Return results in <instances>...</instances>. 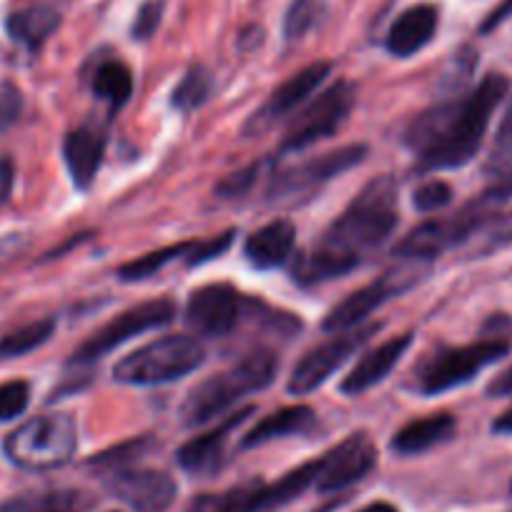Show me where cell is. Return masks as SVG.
I'll use <instances>...</instances> for the list:
<instances>
[{"label":"cell","instance_id":"7bdbcfd3","mask_svg":"<svg viewBox=\"0 0 512 512\" xmlns=\"http://www.w3.org/2000/svg\"><path fill=\"white\" fill-rule=\"evenodd\" d=\"M487 395L490 397H507L512 395V369H507L505 374H500V377L495 379V382L487 387Z\"/></svg>","mask_w":512,"mask_h":512},{"label":"cell","instance_id":"60d3db41","mask_svg":"<svg viewBox=\"0 0 512 512\" xmlns=\"http://www.w3.org/2000/svg\"><path fill=\"white\" fill-rule=\"evenodd\" d=\"M13 184H16V166L8 156L0 159V204H6L13 194Z\"/></svg>","mask_w":512,"mask_h":512},{"label":"cell","instance_id":"30bf717a","mask_svg":"<svg viewBox=\"0 0 512 512\" xmlns=\"http://www.w3.org/2000/svg\"><path fill=\"white\" fill-rule=\"evenodd\" d=\"M364 156H367V146L352 144L342 146V149L337 151H329V154L317 156V159L304 161V164L294 166V169L274 174L269 196H272L274 201H294L297 196L312 194L314 189H319V186H324L327 181H332L334 176L344 174V171L362 164Z\"/></svg>","mask_w":512,"mask_h":512},{"label":"cell","instance_id":"6da1fadb","mask_svg":"<svg viewBox=\"0 0 512 512\" xmlns=\"http://www.w3.org/2000/svg\"><path fill=\"white\" fill-rule=\"evenodd\" d=\"M397 226V184L392 176L369 181L357 199L337 216L322 239L294 264V279L304 287L344 277L364 264Z\"/></svg>","mask_w":512,"mask_h":512},{"label":"cell","instance_id":"7a4b0ae2","mask_svg":"<svg viewBox=\"0 0 512 512\" xmlns=\"http://www.w3.org/2000/svg\"><path fill=\"white\" fill-rule=\"evenodd\" d=\"M510 88L502 73H490L462 101L442 103L422 113L407 131V144L420 156L422 171L460 169L482 144L492 113Z\"/></svg>","mask_w":512,"mask_h":512},{"label":"cell","instance_id":"d590c367","mask_svg":"<svg viewBox=\"0 0 512 512\" xmlns=\"http://www.w3.org/2000/svg\"><path fill=\"white\" fill-rule=\"evenodd\" d=\"M231 241H234V231H226V234L209 241H191V249L189 254H186L184 262L189 264V267H201V264L211 262V259H216L219 254H224L231 246Z\"/></svg>","mask_w":512,"mask_h":512},{"label":"cell","instance_id":"9a60e30c","mask_svg":"<svg viewBox=\"0 0 512 512\" xmlns=\"http://www.w3.org/2000/svg\"><path fill=\"white\" fill-rule=\"evenodd\" d=\"M244 299L231 284L196 289L186 304V324L201 337H226L241 317Z\"/></svg>","mask_w":512,"mask_h":512},{"label":"cell","instance_id":"603a6c76","mask_svg":"<svg viewBox=\"0 0 512 512\" xmlns=\"http://www.w3.org/2000/svg\"><path fill=\"white\" fill-rule=\"evenodd\" d=\"M455 430L457 422L452 415H447V412L430 415L425 417V420H415L410 422V425L402 427V430L392 437V450H395L397 455H422V452L452 440Z\"/></svg>","mask_w":512,"mask_h":512},{"label":"cell","instance_id":"ffe728a7","mask_svg":"<svg viewBox=\"0 0 512 512\" xmlns=\"http://www.w3.org/2000/svg\"><path fill=\"white\" fill-rule=\"evenodd\" d=\"M437 11L427 3L407 8L387 33V51L397 58H410L435 38Z\"/></svg>","mask_w":512,"mask_h":512},{"label":"cell","instance_id":"f546056e","mask_svg":"<svg viewBox=\"0 0 512 512\" xmlns=\"http://www.w3.org/2000/svg\"><path fill=\"white\" fill-rule=\"evenodd\" d=\"M211 86H214V81H211V73L204 66L189 68V73L181 78V83L171 93V106L184 113L194 111V108L204 106V101L211 93Z\"/></svg>","mask_w":512,"mask_h":512},{"label":"cell","instance_id":"44dd1931","mask_svg":"<svg viewBox=\"0 0 512 512\" xmlns=\"http://www.w3.org/2000/svg\"><path fill=\"white\" fill-rule=\"evenodd\" d=\"M319 425V417L312 407L307 405H294L277 410L274 415L264 417L262 422H256L249 432L241 440L244 450L251 447H262L267 442L284 440V437H297V435H309L314 432V427Z\"/></svg>","mask_w":512,"mask_h":512},{"label":"cell","instance_id":"74e56055","mask_svg":"<svg viewBox=\"0 0 512 512\" xmlns=\"http://www.w3.org/2000/svg\"><path fill=\"white\" fill-rule=\"evenodd\" d=\"M151 445V440H136V442H126V445L121 447H113V450L103 452V455H98L96 460H93V465L98 467H113V465H123V462H128L134 455H141V452L146 450V447Z\"/></svg>","mask_w":512,"mask_h":512},{"label":"cell","instance_id":"52a82bcc","mask_svg":"<svg viewBox=\"0 0 512 512\" xmlns=\"http://www.w3.org/2000/svg\"><path fill=\"white\" fill-rule=\"evenodd\" d=\"M507 349H510V342L502 337L482 339V342L467 344V347L440 349L430 359H425L415 372L417 392L425 397H435L462 387V384L472 382L482 369L505 357Z\"/></svg>","mask_w":512,"mask_h":512},{"label":"cell","instance_id":"ee69618b","mask_svg":"<svg viewBox=\"0 0 512 512\" xmlns=\"http://www.w3.org/2000/svg\"><path fill=\"white\" fill-rule=\"evenodd\" d=\"M492 430H495L497 435H512V410H507L505 415L497 417L495 425H492Z\"/></svg>","mask_w":512,"mask_h":512},{"label":"cell","instance_id":"d4e9b609","mask_svg":"<svg viewBox=\"0 0 512 512\" xmlns=\"http://www.w3.org/2000/svg\"><path fill=\"white\" fill-rule=\"evenodd\" d=\"M264 487H267V482L251 480L244 485L229 487L224 492L199 495L191 502L189 512H267Z\"/></svg>","mask_w":512,"mask_h":512},{"label":"cell","instance_id":"836d02e7","mask_svg":"<svg viewBox=\"0 0 512 512\" xmlns=\"http://www.w3.org/2000/svg\"><path fill=\"white\" fill-rule=\"evenodd\" d=\"M23 113V96L16 83L0 81V136L16 126Z\"/></svg>","mask_w":512,"mask_h":512},{"label":"cell","instance_id":"f1b7e54d","mask_svg":"<svg viewBox=\"0 0 512 512\" xmlns=\"http://www.w3.org/2000/svg\"><path fill=\"white\" fill-rule=\"evenodd\" d=\"M53 329H56L53 319H38V322H31L26 327L16 329V332L6 334L0 339V362L36 352L38 347H43L53 337Z\"/></svg>","mask_w":512,"mask_h":512},{"label":"cell","instance_id":"ac0fdd59","mask_svg":"<svg viewBox=\"0 0 512 512\" xmlns=\"http://www.w3.org/2000/svg\"><path fill=\"white\" fill-rule=\"evenodd\" d=\"M103 156H106V134L96 126L76 128L63 141V161L68 166L73 186L81 191L91 189Z\"/></svg>","mask_w":512,"mask_h":512},{"label":"cell","instance_id":"3957f363","mask_svg":"<svg viewBox=\"0 0 512 512\" xmlns=\"http://www.w3.org/2000/svg\"><path fill=\"white\" fill-rule=\"evenodd\" d=\"M512 196V174H500L485 191L467 201L460 211H455L447 219H432L412 229L405 239L397 244L395 256L400 259H435L442 251L462 244L470 239L477 229L490 224L497 211L505 206Z\"/></svg>","mask_w":512,"mask_h":512},{"label":"cell","instance_id":"4316f807","mask_svg":"<svg viewBox=\"0 0 512 512\" xmlns=\"http://www.w3.org/2000/svg\"><path fill=\"white\" fill-rule=\"evenodd\" d=\"M134 91V76L128 71L126 63L106 61L93 73V93L101 101H108L113 108L123 106Z\"/></svg>","mask_w":512,"mask_h":512},{"label":"cell","instance_id":"4fadbf2b","mask_svg":"<svg viewBox=\"0 0 512 512\" xmlns=\"http://www.w3.org/2000/svg\"><path fill=\"white\" fill-rule=\"evenodd\" d=\"M415 284V274L412 272H390L379 277L377 282L367 284V287L357 289L349 294L344 302H339L332 312L324 317V332H347V329L362 327L364 319L372 312H377L384 302H390L400 292L410 289Z\"/></svg>","mask_w":512,"mask_h":512},{"label":"cell","instance_id":"d6a6232c","mask_svg":"<svg viewBox=\"0 0 512 512\" xmlns=\"http://www.w3.org/2000/svg\"><path fill=\"white\" fill-rule=\"evenodd\" d=\"M267 164L269 161H256V164H251V166H246V169L236 171V174L226 176V179L216 186V194H219V199H239L241 194H246V191L256 184V179L262 176L264 166Z\"/></svg>","mask_w":512,"mask_h":512},{"label":"cell","instance_id":"83f0119b","mask_svg":"<svg viewBox=\"0 0 512 512\" xmlns=\"http://www.w3.org/2000/svg\"><path fill=\"white\" fill-rule=\"evenodd\" d=\"M189 249L191 241H184V244H171L159 251H151V254L141 256L136 262L123 264V267L118 269V279H121V282H144V279L159 274L161 269H166L171 262H176V259H186Z\"/></svg>","mask_w":512,"mask_h":512},{"label":"cell","instance_id":"d6986e66","mask_svg":"<svg viewBox=\"0 0 512 512\" xmlns=\"http://www.w3.org/2000/svg\"><path fill=\"white\" fill-rule=\"evenodd\" d=\"M410 344H412V334H402V337L387 339L384 344L374 347L372 352L364 354V357L357 362V367L344 377L339 390L349 397H357L362 395V392L377 387V384L384 382L387 374L397 367V362H400L402 354L410 349Z\"/></svg>","mask_w":512,"mask_h":512},{"label":"cell","instance_id":"f35d334b","mask_svg":"<svg viewBox=\"0 0 512 512\" xmlns=\"http://www.w3.org/2000/svg\"><path fill=\"white\" fill-rule=\"evenodd\" d=\"M507 244H512V214L502 216V219H497L495 224H492L490 234H487V241H485V251L502 249V246Z\"/></svg>","mask_w":512,"mask_h":512},{"label":"cell","instance_id":"ba28073f","mask_svg":"<svg viewBox=\"0 0 512 512\" xmlns=\"http://www.w3.org/2000/svg\"><path fill=\"white\" fill-rule=\"evenodd\" d=\"M176 304L171 299H151V302L136 304V307L126 309L111 322L103 324L101 329L91 334L76 352L71 354V367H86V364L98 362L113 352L116 347L126 344L128 339L139 337V334L154 332V329L166 327L174 322Z\"/></svg>","mask_w":512,"mask_h":512},{"label":"cell","instance_id":"ab89813d","mask_svg":"<svg viewBox=\"0 0 512 512\" xmlns=\"http://www.w3.org/2000/svg\"><path fill=\"white\" fill-rule=\"evenodd\" d=\"M495 156H500L502 161L512 159V101H510V106H507L500 128H497Z\"/></svg>","mask_w":512,"mask_h":512},{"label":"cell","instance_id":"8d00e7d4","mask_svg":"<svg viewBox=\"0 0 512 512\" xmlns=\"http://www.w3.org/2000/svg\"><path fill=\"white\" fill-rule=\"evenodd\" d=\"M452 201V189L445 181H427L420 189L415 191V209L422 214H430V211L442 209Z\"/></svg>","mask_w":512,"mask_h":512},{"label":"cell","instance_id":"f6af8a7d","mask_svg":"<svg viewBox=\"0 0 512 512\" xmlns=\"http://www.w3.org/2000/svg\"><path fill=\"white\" fill-rule=\"evenodd\" d=\"M359 512H400L395 505H390V502H372V505L362 507Z\"/></svg>","mask_w":512,"mask_h":512},{"label":"cell","instance_id":"2e32d148","mask_svg":"<svg viewBox=\"0 0 512 512\" xmlns=\"http://www.w3.org/2000/svg\"><path fill=\"white\" fill-rule=\"evenodd\" d=\"M329 71H332V63L317 61L312 63V66L294 73L292 78H287L282 86L274 88L269 101L264 103L259 111H254V116L246 123V134H259V131L272 128L279 118L287 116V113L292 111V108H297L302 101H307L309 93H314L322 86V81L329 76Z\"/></svg>","mask_w":512,"mask_h":512},{"label":"cell","instance_id":"4dcf8cb0","mask_svg":"<svg viewBox=\"0 0 512 512\" xmlns=\"http://www.w3.org/2000/svg\"><path fill=\"white\" fill-rule=\"evenodd\" d=\"M324 11H327L324 0H292V6L287 8V16H284V38L289 43L302 41L322 21Z\"/></svg>","mask_w":512,"mask_h":512},{"label":"cell","instance_id":"e575fe53","mask_svg":"<svg viewBox=\"0 0 512 512\" xmlns=\"http://www.w3.org/2000/svg\"><path fill=\"white\" fill-rule=\"evenodd\" d=\"M161 18H164V0H146L144 6L136 13L134 28H131V36L136 41H149L161 26Z\"/></svg>","mask_w":512,"mask_h":512},{"label":"cell","instance_id":"8fae6325","mask_svg":"<svg viewBox=\"0 0 512 512\" xmlns=\"http://www.w3.org/2000/svg\"><path fill=\"white\" fill-rule=\"evenodd\" d=\"M377 327H357V332L344 334V337H332L329 342L319 344V347L309 349L299 364L294 367L292 377H289L287 392L294 397H304L309 392L319 390L359 347L369 339V334H374Z\"/></svg>","mask_w":512,"mask_h":512},{"label":"cell","instance_id":"8992f818","mask_svg":"<svg viewBox=\"0 0 512 512\" xmlns=\"http://www.w3.org/2000/svg\"><path fill=\"white\" fill-rule=\"evenodd\" d=\"M78 447V427L68 415H43L23 422L3 442L8 460L21 470H56L71 462Z\"/></svg>","mask_w":512,"mask_h":512},{"label":"cell","instance_id":"e0dca14e","mask_svg":"<svg viewBox=\"0 0 512 512\" xmlns=\"http://www.w3.org/2000/svg\"><path fill=\"white\" fill-rule=\"evenodd\" d=\"M251 415H254V407H244V410H239L236 415L219 422V425H216L214 430L206 432V435L194 437L191 442H186V445L176 452L179 465L184 467L186 472L199 477H209L214 475V472H219L221 465H224V450L231 432H234L236 427L244 425Z\"/></svg>","mask_w":512,"mask_h":512},{"label":"cell","instance_id":"5bb4252c","mask_svg":"<svg viewBox=\"0 0 512 512\" xmlns=\"http://www.w3.org/2000/svg\"><path fill=\"white\" fill-rule=\"evenodd\" d=\"M377 462V450H374L372 440L364 432L349 435L347 440L339 442L334 450L322 455L317 460V480L314 487L322 492H337L344 487L354 485L369 475V470Z\"/></svg>","mask_w":512,"mask_h":512},{"label":"cell","instance_id":"5b68a950","mask_svg":"<svg viewBox=\"0 0 512 512\" xmlns=\"http://www.w3.org/2000/svg\"><path fill=\"white\" fill-rule=\"evenodd\" d=\"M204 357V344L191 334L161 337L123 357L113 367V379L131 387H159L196 372Z\"/></svg>","mask_w":512,"mask_h":512},{"label":"cell","instance_id":"b9f144b4","mask_svg":"<svg viewBox=\"0 0 512 512\" xmlns=\"http://www.w3.org/2000/svg\"><path fill=\"white\" fill-rule=\"evenodd\" d=\"M510 18H512V0H502L500 6H497L495 11L485 18V23L480 26V33L482 36H487V33H492L495 28H500L502 23L510 21Z\"/></svg>","mask_w":512,"mask_h":512},{"label":"cell","instance_id":"7c38bea8","mask_svg":"<svg viewBox=\"0 0 512 512\" xmlns=\"http://www.w3.org/2000/svg\"><path fill=\"white\" fill-rule=\"evenodd\" d=\"M106 487L134 512H166L176 500V482L151 467H121L108 477Z\"/></svg>","mask_w":512,"mask_h":512},{"label":"cell","instance_id":"1f68e13d","mask_svg":"<svg viewBox=\"0 0 512 512\" xmlns=\"http://www.w3.org/2000/svg\"><path fill=\"white\" fill-rule=\"evenodd\" d=\"M28 402H31V387L26 382L13 379V382L0 384V422L21 417L28 410Z\"/></svg>","mask_w":512,"mask_h":512},{"label":"cell","instance_id":"9c48e42d","mask_svg":"<svg viewBox=\"0 0 512 512\" xmlns=\"http://www.w3.org/2000/svg\"><path fill=\"white\" fill-rule=\"evenodd\" d=\"M354 101H357V91L349 81H337L329 86L317 101L309 103L297 121L289 126L287 136L282 141V151H302L307 146L317 144V141L329 139L344 126L349 111H352Z\"/></svg>","mask_w":512,"mask_h":512},{"label":"cell","instance_id":"484cf974","mask_svg":"<svg viewBox=\"0 0 512 512\" xmlns=\"http://www.w3.org/2000/svg\"><path fill=\"white\" fill-rule=\"evenodd\" d=\"M91 505V497L78 490H46L18 495L3 502L0 512H83Z\"/></svg>","mask_w":512,"mask_h":512},{"label":"cell","instance_id":"277c9868","mask_svg":"<svg viewBox=\"0 0 512 512\" xmlns=\"http://www.w3.org/2000/svg\"><path fill=\"white\" fill-rule=\"evenodd\" d=\"M277 369L279 362L269 349L246 354L234 367L196 384L181 405V422L186 427H199L216 420L244 397L267 390L277 377Z\"/></svg>","mask_w":512,"mask_h":512},{"label":"cell","instance_id":"cb8c5ba5","mask_svg":"<svg viewBox=\"0 0 512 512\" xmlns=\"http://www.w3.org/2000/svg\"><path fill=\"white\" fill-rule=\"evenodd\" d=\"M58 26H61V13L53 6L23 8V11L11 13L6 21L8 36L31 51L41 48L58 31Z\"/></svg>","mask_w":512,"mask_h":512},{"label":"cell","instance_id":"7402d4cb","mask_svg":"<svg viewBox=\"0 0 512 512\" xmlns=\"http://www.w3.org/2000/svg\"><path fill=\"white\" fill-rule=\"evenodd\" d=\"M294 239H297V231H294L292 221H269L267 226H262L246 239L244 254L256 269H277L292 254Z\"/></svg>","mask_w":512,"mask_h":512}]
</instances>
